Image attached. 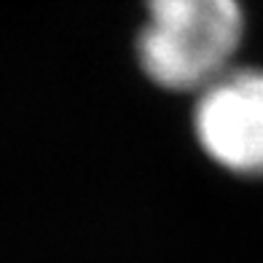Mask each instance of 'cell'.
Returning a JSON list of instances; mask_svg holds the SVG:
<instances>
[{"instance_id":"obj_1","label":"cell","mask_w":263,"mask_h":263,"mask_svg":"<svg viewBox=\"0 0 263 263\" xmlns=\"http://www.w3.org/2000/svg\"><path fill=\"white\" fill-rule=\"evenodd\" d=\"M135 62L151 86L194 97L239 62L247 38L242 0H140Z\"/></svg>"},{"instance_id":"obj_2","label":"cell","mask_w":263,"mask_h":263,"mask_svg":"<svg viewBox=\"0 0 263 263\" xmlns=\"http://www.w3.org/2000/svg\"><path fill=\"white\" fill-rule=\"evenodd\" d=\"M191 135L212 166L263 180V65L236 62L191 97Z\"/></svg>"}]
</instances>
